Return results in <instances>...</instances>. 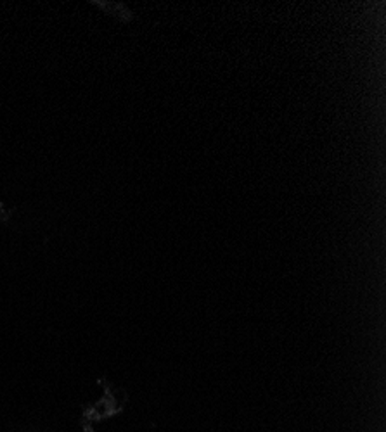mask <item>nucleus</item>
I'll return each mask as SVG.
<instances>
[{
    "label": "nucleus",
    "mask_w": 386,
    "mask_h": 432,
    "mask_svg": "<svg viewBox=\"0 0 386 432\" xmlns=\"http://www.w3.org/2000/svg\"><path fill=\"white\" fill-rule=\"evenodd\" d=\"M99 7L104 13L111 14V16H115L116 20L120 21H128L132 18V13L127 9V7L120 6V4H108V2H99Z\"/></svg>",
    "instance_id": "nucleus-1"
},
{
    "label": "nucleus",
    "mask_w": 386,
    "mask_h": 432,
    "mask_svg": "<svg viewBox=\"0 0 386 432\" xmlns=\"http://www.w3.org/2000/svg\"><path fill=\"white\" fill-rule=\"evenodd\" d=\"M9 220V211H7V208L4 206V203L0 201V223L7 222Z\"/></svg>",
    "instance_id": "nucleus-2"
}]
</instances>
